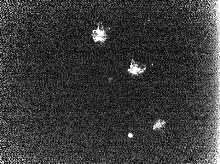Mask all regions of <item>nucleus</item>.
Here are the masks:
<instances>
[{
    "instance_id": "7ed1b4c3",
    "label": "nucleus",
    "mask_w": 220,
    "mask_h": 164,
    "mask_svg": "<svg viewBox=\"0 0 220 164\" xmlns=\"http://www.w3.org/2000/svg\"><path fill=\"white\" fill-rule=\"evenodd\" d=\"M99 29L97 31V34H98L96 36V41H100L102 43H104V41L106 39V34L103 27L100 28L99 27Z\"/></svg>"
},
{
    "instance_id": "f257e3e1",
    "label": "nucleus",
    "mask_w": 220,
    "mask_h": 164,
    "mask_svg": "<svg viewBox=\"0 0 220 164\" xmlns=\"http://www.w3.org/2000/svg\"><path fill=\"white\" fill-rule=\"evenodd\" d=\"M146 65H144L138 61L132 60L129 68L128 69L129 73L133 75H141L146 71Z\"/></svg>"
},
{
    "instance_id": "f03ea898",
    "label": "nucleus",
    "mask_w": 220,
    "mask_h": 164,
    "mask_svg": "<svg viewBox=\"0 0 220 164\" xmlns=\"http://www.w3.org/2000/svg\"><path fill=\"white\" fill-rule=\"evenodd\" d=\"M151 124H154L153 130L154 131L159 130L161 131L163 133H165L164 131V129L165 128V125L167 122H165L164 120H161L159 119L157 121L150 122Z\"/></svg>"
},
{
    "instance_id": "20e7f679",
    "label": "nucleus",
    "mask_w": 220,
    "mask_h": 164,
    "mask_svg": "<svg viewBox=\"0 0 220 164\" xmlns=\"http://www.w3.org/2000/svg\"><path fill=\"white\" fill-rule=\"evenodd\" d=\"M128 136L129 138H132L133 136V135L132 133H129L128 134Z\"/></svg>"
}]
</instances>
